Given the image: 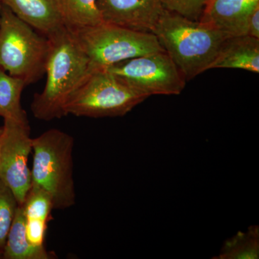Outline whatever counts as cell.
I'll return each instance as SVG.
<instances>
[{
	"label": "cell",
	"instance_id": "obj_16",
	"mask_svg": "<svg viewBox=\"0 0 259 259\" xmlns=\"http://www.w3.org/2000/svg\"><path fill=\"white\" fill-rule=\"evenodd\" d=\"M259 227L251 226L245 232L239 231L223 243L216 259H258Z\"/></svg>",
	"mask_w": 259,
	"mask_h": 259
},
{
	"label": "cell",
	"instance_id": "obj_18",
	"mask_svg": "<svg viewBox=\"0 0 259 259\" xmlns=\"http://www.w3.org/2000/svg\"><path fill=\"white\" fill-rule=\"evenodd\" d=\"M18 203L14 194L0 180V258L3 257L8 233Z\"/></svg>",
	"mask_w": 259,
	"mask_h": 259
},
{
	"label": "cell",
	"instance_id": "obj_12",
	"mask_svg": "<svg viewBox=\"0 0 259 259\" xmlns=\"http://www.w3.org/2000/svg\"><path fill=\"white\" fill-rule=\"evenodd\" d=\"M212 69H239L259 73V39L248 35L229 37L223 42Z\"/></svg>",
	"mask_w": 259,
	"mask_h": 259
},
{
	"label": "cell",
	"instance_id": "obj_3",
	"mask_svg": "<svg viewBox=\"0 0 259 259\" xmlns=\"http://www.w3.org/2000/svg\"><path fill=\"white\" fill-rule=\"evenodd\" d=\"M74 145L71 135L56 128L48 130L32 139L31 186L50 196L54 209L69 208L76 202Z\"/></svg>",
	"mask_w": 259,
	"mask_h": 259
},
{
	"label": "cell",
	"instance_id": "obj_13",
	"mask_svg": "<svg viewBox=\"0 0 259 259\" xmlns=\"http://www.w3.org/2000/svg\"><path fill=\"white\" fill-rule=\"evenodd\" d=\"M3 258L55 259L57 255L44 247L32 245L25 233V217L23 204H18L13 224L5 243Z\"/></svg>",
	"mask_w": 259,
	"mask_h": 259
},
{
	"label": "cell",
	"instance_id": "obj_8",
	"mask_svg": "<svg viewBox=\"0 0 259 259\" xmlns=\"http://www.w3.org/2000/svg\"><path fill=\"white\" fill-rule=\"evenodd\" d=\"M0 147V180L23 204L31 187L28 158L32 152L29 122L4 120Z\"/></svg>",
	"mask_w": 259,
	"mask_h": 259
},
{
	"label": "cell",
	"instance_id": "obj_6",
	"mask_svg": "<svg viewBox=\"0 0 259 259\" xmlns=\"http://www.w3.org/2000/svg\"><path fill=\"white\" fill-rule=\"evenodd\" d=\"M147 98L107 69H95L68 100L65 115L91 118L122 117Z\"/></svg>",
	"mask_w": 259,
	"mask_h": 259
},
{
	"label": "cell",
	"instance_id": "obj_1",
	"mask_svg": "<svg viewBox=\"0 0 259 259\" xmlns=\"http://www.w3.org/2000/svg\"><path fill=\"white\" fill-rule=\"evenodd\" d=\"M50 42L41 93L35 94L30 107L35 118L51 121L64 117L71 95L95 69L72 33L66 28L48 36Z\"/></svg>",
	"mask_w": 259,
	"mask_h": 259
},
{
	"label": "cell",
	"instance_id": "obj_15",
	"mask_svg": "<svg viewBox=\"0 0 259 259\" xmlns=\"http://www.w3.org/2000/svg\"><path fill=\"white\" fill-rule=\"evenodd\" d=\"M64 25L69 31L103 23L97 0H58Z\"/></svg>",
	"mask_w": 259,
	"mask_h": 259
},
{
	"label": "cell",
	"instance_id": "obj_20",
	"mask_svg": "<svg viewBox=\"0 0 259 259\" xmlns=\"http://www.w3.org/2000/svg\"><path fill=\"white\" fill-rule=\"evenodd\" d=\"M48 223L37 220L25 219V233L28 241L34 246L44 247Z\"/></svg>",
	"mask_w": 259,
	"mask_h": 259
},
{
	"label": "cell",
	"instance_id": "obj_14",
	"mask_svg": "<svg viewBox=\"0 0 259 259\" xmlns=\"http://www.w3.org/2000/svg\"><path fill=\"white\" fill-rule=\"evenodd\" d=\"M27 85L0 69V116L4 120L28 122L26 112L21 105V95Z\"/></svg>",
	"mask_w": 259,
	"mask_h": 259
},
{
	"label": "cell",
	"instance_id": "obj_19",
	"mask_svg": "<svg viewBox=\"0 0 259 259\" xmlns=\"http://www.w3.org/2000/svg\"><path fill=\"white\" fill-rule=\"evenodd\" d=\"M207 0H164V8L190 20H199Z\"/></svg>",
	"mask_w": 259,
	"mask_h": 259
},
{
	"label": "cell",
	"instance_id": "obj_23",
	"mask_svg": "<svg viewBox=\"0 0 259 259\" xmlns=\"http://www.w3.org/2000/svg\"><path fill=\"white\" fill-rule=\"evenodd\" d=\"M1 8H2V3H1V0H0V12H1Z\"/></svg>",
	"mask_w": 259,
	"mask_h": 259
},
{
	"label": "cell",
	"instance_id": "obj_5",
	"mask_svg": "<svg viewBox=\"0 0 259 259\" xmlns=\"http://www.w3.org/2000/svg\"><path fill=\"white\" fill-rule=\"evenodd\" d=\"M70 32L94 69H103L133 58L164 51L152 32L105 22Z\"/></svg>",
	"mask_w": 259,
	"mask_h": 259
},
{
	"label": "cell",
	"instance_id": "obj_2",
	"mask_svg": "<svg viewBox=\"0 0 259 259\" xmlns=\"http://www.w3.org/2000/svg\"><path fill=\"white\" fill-rule=\"evenodd\" d=\"M152 33L186 81L210 69L228 35L164 8Z\"/></svg>",
	"mask_w": 259,
	"mask_h": 259
},
{
	"label": "cell",
	"instance_id": "obj_9",
	"mask_svg": "<svg viewBox=\"0 0 259 259\" xmlns=\"http://www.w3.org/2000/svg\"><path fill=\"white\" fill-rule=\"evenodd\" d=\"M105 23L138 31L152 32L164 0H97Z\"/></svg>",
	"mask_w": 259,
	"mask_h": 259
},
{
	"label": "cell",
	"instance_id": "obj_7",
	"mask_svg": "<svg viewBox=\"0 0 259 259\" xmlns=\"http://www.w3.org/2000/svg\"><path fill=\"white\" fill-rule=\"evenodd\" d=\"M103 69L147 97L180 95L187 82L165 51L133 58Z\"/></svg>",
	"mask_w": 259,
	"mask_h": 259
},
{
	"label": "cell",
	"instance_id": "obj_17",
	"mask_svg": "<svg viewBox=\"0 0 259 259\" xmlns=\"http://www.w3.org/2000/svg\"><path fill=\"white\" fill-rule=\"evenodd\" d=\"M25 219L37 220L49 223L51 212L54 209L50 196L45 192L31 186L23 204Z\"/></svg>",
	"mask_w": 259,
	"mask_h": 259
},
{
	"label": "cell",
	"instance_id": "obj_21",
	"mask_svg": "<svg viewBox=\"0 0 259 259\" xmlns=\"http://www.w3.org/2000/svg\"><path fill=\"white\" fill-rule=\"evenodd\" d=\"M247 35L259 39V6L252 12L248 18Z\"/></svg>",
	"mask_w": 259,
	"mask_h": 259
},
{
	"label": "cell",
	"instance_id": "obj_11",
	"mask_svg": "<svg viewBox=\"0 0 259 259\" xmlns=\"http://www.w3.org/2000/svg\"><path fill=\"white\" fill-rule=\"evenodd\" d=\"M1 3L47 37L66 28L58 0H1Z\"/></svg>",
	"mask_w": 259,
	"mask_h": 259
},
{
	"label": "cell",
	"instance_id": "obj_10",
	"mask_svg": "<svg viewBox=\"0 0 259 259\" xmlns=\"http://www.w3.org/2000/svg\"><path fill=\"white\" fill-rule=\"evenodd\" d=\"M259 0H207L199 20L228 37L247 35L248 20Z\"/></svg>",
	"mask_w": 259,
	"mask_h": 259
},
{
	"label": "cell",
	"instance_id": "obj_4",
	"mask_svg": "<svg viewBox=\"0 0 259 259\" xmlns=\"http://www.w3.org/2000/svg\"><path fill=\"white\" fill-rule=\"evenodd\" d=\"M50 42L5 5L0 12V69L28 86L45 74Z\"/></svg>",
	"mask_w": 259,
	"mask_h": 259
},
{
	"label": "cell",
	"instance_id": "obj_22",
	"mask_svg": "<svg viewBox=\"0 0 259 259\" xmlns=\"http://www.w3.org/2000/svg\"><path fill=\"white\" fill-rule=\"evenodd\" d=\"M2 131H3V127H0V147H1Z\"/></svg>",
	"mask_w": 259,
	"mask_h": 259
}]
</instances>
